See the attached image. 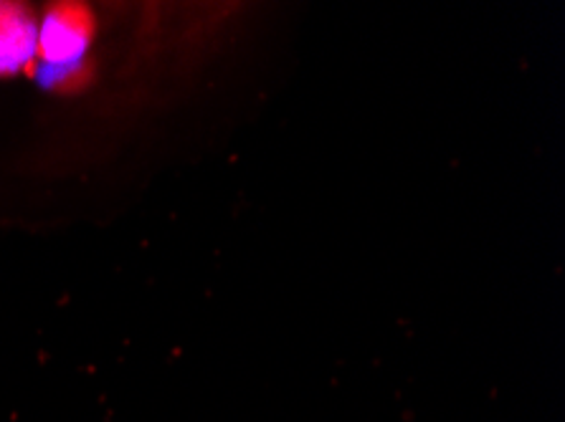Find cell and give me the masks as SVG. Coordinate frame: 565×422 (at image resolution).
<instances>
[{"mask_svg":"<svg viewBox=\"0 0 565 422\" xmlns=\"http://www.w3.org/2000/svg\"><path fill=\"white\" fill-rule=\"evenodd\" d=\"M97 36V15L84 3L51 6L39 23L36 64L44 74L87 62L89 46Z\"/></svg>","mask_w":565,"mask_h":422,"instance_id":"1","label":"cell"},{"mask_svg":"<svg viewBox=\"0 0 565 422\" xmlns=\"http://www.w3.org/2000/svg\"><path fill=\"white\" fill-rule=\"evenodd\" d=\"M36 36L39 21L31 8L0 0V79L39 68Z\"/></svg>","mask_w":565,"mask_h":422,"instance_id":"2","label":"cell"},{"mask_svg":"<svg viewBox=\"0 0 565 422\" xmlns=\"http://www.w3.org/2000/svg\"><path fill=\"white\" fill-rule=\"evenodd\" d=\"M51 89L66 94V97H76V94H84L94 82V66L89 62L66 66L62 72H54L46 76Z\"/></svg>","mask_w":565,"mask_h":422,"instance_id":"3","label":"cell"}]
</instances>
